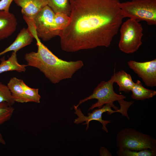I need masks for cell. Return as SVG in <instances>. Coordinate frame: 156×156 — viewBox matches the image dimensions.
<instances>
[{
	"label": "cell",
	"instance_id": "cell-5",
	"mask_svg": "<svg viewBox=\"0 0 156 156\" xmlns=\"http://www.w3.org/2000/svg\"><path fill=\"white\" fill-rule=\"evenodd\" d=\"M119 49L127 54L136 51L142 44L143 29L139 22L129 18L122 23L120 28Z\"/></svg>",
	"mask_w": 156,
	"mask_h": 156
},
{
	"label": "cell",
	"instance_id": "cell-14",
	"mask_svg": "<svg viewBox=\"0 0 156 156\" xmlns=\"http://www.w3.org/2000/svg\"><path fill=\"white\" fill-rule=\"evenodd\" d=\"M115 69L112 76L114 82L116 83L119 86V91L129 93L131 91L135 83L131 75L123 70L116 73Z\"/></svg>",
	"mask_w": 156,
	"mask_h": 156
},
{
	"label": "cell",
	"instance_id": "cell-24",
	"mask_svg": "<svg viewBox=\"0 0 156 156\" xmlns=\"http://www.w3.org/2000/svg\"><path fill=\"white\" fill-rule=\"evenodd\" d=\"M100 156H112V153L106 148L102 147L100 149Z\"/></svg>",
	"mask_w": 156,
	"mask_h": 156
},
{
	"label": "cell",
	"instance_id": "cell-22",
	"mask_svg": "<svg viewBox=\"0 0 156 156\" xmlns=\"http://www.w3.org/2000/svg\"><path fill=\"white\" fill-rule=\"evenodd\" d=\"M3 102L12 106L15 102L7 85L0 82V103Z\"/></svg>",
	"mask_w": 156,
	"mask_h": 156
},
{
	"label": "cell",
	"instance_id": "cell-20",
	"mask_svg": "<svg viewBox=\"0 0 156 156\" xmlns=\"http://www.w3.org/2000/svg\"><path fill=\"white\" fill-rule=\"evenodd\" d=\"M14 110L12 105L7 103H0V125L11 118Z\"/></svg>",
	"mask_w": 156,
	"mask_h": 156
},
{
	"label": "cell",
	"instance_id": "cell-4",
	"mask_svg": "<svg viewBox=\"0 0 156 156\" xmlns=\"http://www.w3.org/2000/svg\"><path fill=\"white\" fill-rule=\"evenodd\" d=\"M116 146L119 149L139 151L156 150V140L153 137L131 128L122 129L116 136Z\"/></svg>",
	"mask_w": 156,
	"mask_h": 156
},
{
	"label": "cell",
	"instance_id": "cell-8",
	"mask_svg": "<svg viewBox=\"0 0 156 156\" xmlns=\"http://www.w3.org/2000/svg\"><path fill=\"white\" fill-rule=\"evenodd\" d=\"M55 14L51 8L47 5L39 12L34 20L37 36L44 41L59 36L60 31L57 29L55 26Z\"/></svg>",
	"mask_w": 156,
	"mask_h": 156
},
{
	"label": "cell",
	"instance_id": "cell-17",
	"mask_svg": "<svg viewBox=\"0 0 156 156\" xmlns=\"http://www.w3.org/2000/svg\"><path fill=\"white\" fill-rule=\"evenodd\" d=\"M48 5L55 13L61 12L69 16L70 7V0H47Z\"/></svg>",
	"mask_w": 156,
	"mask_h": 156
},
{
	"label": "cell",
	"instance_id": "cell-13",
	"mask_svg": "<svg viewBox=\"0 0 156 156\" xmlns=\"http://www.w3.org/2000/svg\"><path fill=\"white\" fill-rule=\"evenodd\" d=\"M0 74L7 71H15L18 72H25L27 64H20L17 60L16 52H13L7 60L4 57L1 60Z\"/></svg>",
	"mask_w": 156,
	"mask_h": 156
},
{
	"label": "cell",
	"instance_id": "cell-16",
	"mask_svg": "<svg viewBox=\"0 0 156 156\" xmlns=\"http://www.w3.org/2000/svg\"><path fill=\"white\" fill-rule=\"evenodd\" d=\"M131 91L132 92V98L136 100L143 101L146 99H149L156 94L155 90L144 88L142 83L138 80L135 83Z\"/></svg>",
	"mask_w": 156,
	"mask_h": 156
},
{
	"label": "cell",
	"instance_id": "cell-9",
	"mask_svg": "<svg viewBox=\"0 0 156 156\" xmlns=\"http://www.w3.org/2000/svg\"><path fill=\"white\" fill-rule=\"evenodd\" d=\"M130 69L142 79L145 85L153 87L156 86V59L139 62L130 60L127 62Z\"/></svg>",
	"mask_w": 156,
	"mask_h": 156
},
{
	"label": "cell",
	"instance_id": "cell-23",
	"mask_svg": "<svg viewBox=\"0 0 156 156\" xmlns=\"http://www.w3.org/2000/svg\"><path fill=\"white\" fill-rule=\"evenodd\" d=\"M14 0H1L0 1V11L4 10L9 12L10 5Z\"/></svg>",
	"mask_w": 156,
	"mask_h": 156
},
{
	"label": "cell",
	"instance_id": "cell-25",
	"mask_svg": "<svg viewBox=\"0 0 156 156\" xmlns=\"http://www.w3.org/2000/svg\"><path fill=\"white\" fill-rule=\"evenodd\" d=\"M0 143L3 145L6 144V142L3 138V136L0 132Z\"/></svg>",
	"mask_w": 156,
	"mask_h": 156
},
{
	"label": "cell",
	"instance_id": "cell-12",
	"mask_svg": "<svg viewBox=\"0 0 156 156\" xmlns=\"http://www.w3.org/2000/svg\"><path fill=\"white\" fill-rule=\"evenodd\" d=\"M33 38L28 29L23 28L20 31L14 42L0 52V56L10 51L17 52L22 48L30 44Z\"/></svg>",
	"mask_w": 156,
	"mask_h": 156
},
{
	"label": "cell",
	"instance_id": "cell-11",
	"mask_svg": "<svg viewBox=\"0 0 156 156\" xmlns=\"http://www.w3.org/2000/svg\"><path fill=\"white\" fill-rule=\"evenodd\" d=\"M17 25L16 18L13 14L0 11V40L12 35L16 31Z\"/></svg>",
	"mask_w": 156,
	"mask_h": 156
},
{
	"label": "cell",
	"instance_id": "cell-1",
	"mask_svg": "<svg viewBox=\"0 0 156 156\" xmlns=\"http://www.w3.org/2000/svg\"><path fill=\"white\" fill-rule=\"evenodd\" d=\"M70 21L60 31L62 49L68 52L108 47L124 18L119 0H70Z\"/></svg>",
	"mask_w": 156,
	"mask_h": 156
},
{
	"label": "cell",
	"instance_id": "cell-19",
	"mask_svg": "<svg viewBox=\"0 0 156 156\" xmlns=\"http://www.w3.org/2000/svg\"><path fill=\"white\" fill-rule=\"evenodd\" d=\"M21 84L25 97L28 102L40 103L41 96L38 93L39 89L31 88L27 85L23 80Z\"/></svg>",
	"mask_w": 156,
	"mask_h": 156
},
{
	"label": "cell",
	"instance_id": "cell-6",
	"mask_svg": "<svg viewBox=\"0 0 156 156\" xmlns=\"http://www.w3.org/2000/svg\"><path fill=\"white\" fill-rule=\"evenodd\" d=\"M119 103L120 108L118 110H113L112 106L109 104H106L100 108L95 109L92 113H88V116H85L82 113L81 109L79 108L76 107L74 105V107L75 110V114L78 117L75 119L74 121V123L77 124L85 122L83 124V125H86V130L87 131L89 128V122L92 120L97 121L102 125V128L106 133L108 132L106 126L108 123L111 122L110 120H104L102 118L103 113L107 112L110 115L115 112H119L121 113L122 116H124L129 120L130 118L127 113V111L130 107L134 103L132 101H127L124 99L118 101Z\"/></svg>",
	"mask_w": 156,
	"mask_h": 156
},
{
	"label": "cell",
	"instance_id": "cell-2",
	"mask_svg": "<svg viewBox=\"0 0 156 156\" xmlns=\"http://www.w3.org/2000/svg\"><path fill=\"white\" fill-rule=\"evenodd\" d=\"M38 50L27 53L25 59L28 66L37 68L52 83L71 78L84 66L81 60L67 61L59 58L43 44L39 38L36 39Z\"/></svg>",
	"mask_w": 156,
	"mask_h": 156
},
{
	"label": "cell",
	"instance_id": "cell-18",
	"mask_svg": "<svg viewBox=\"0 0 156 156\" xmlns=\"http://www.w3.org/2000/svg\"><path fill=\"white\" fill-rule=\"evenodd\" d=\"M116 154L118 156H155L156 155V150L146 149L136 151L118 149Z\"/></svg>",
	"mask_w": 156,
	"mask_h": 156
},
{
	"label": "cell",
	"instance_id": "cell-21",
	"mask_svg": "<svg viewBox=\"0 0 156 156\" xmlns=\"http://www.w3.org/2000/svg\"><path fill=\"white\" fill-rule=\"evenodd\" d=\"M54 22L57 29L60 31L63 30L69 25L70 21L69 16L61 12L55 13Z\"/></svg>",
	"mask_w": 156,
	"mask_h": 156
},
{
	"label": "cell",
	"instance_id": "cell-15",
	"mask_svg": "<svg viewBox=\"0 0 156 156\" xmlns=\"http://www.w3.org/2000/svg\"><path fill=\"white\" fill-rule=\"evenodd\" d=\"M22 81L13 77L10 79L7 85L15 101L21 103L28 102L22 86Z\"/></svg>",
	"mask_w": 156,
	"mask_h": 156
},
{
	"label": "cell",
	"instance_id": "cell-10",
	"mask_svg": "<svg viewBox=\"0 0 156 156\" xmlns=\"http://www.w3.org/2000/svg\"><path fill=\"white\" fill-rule=\"evenodd\" d=\"M21 8L23 18L28 27L34 25V20L39 12L48 5L47 0H14Z\"/></svg>",
	"mask_w": 156,
	"mask_h": 156
},
{
	"label": "cell",
	"instance_id": "cell-3",
	"mask_svg": "<svg viewBox=\"0 0 156 156\" xmlns=\"http://www.w3.org/2000/svg\"><path fill=\"white\" fill-rule=\"evenodd\" d=\"M118 5L124 18L144 21L150 25H156V0H132L120 2Z\"/></svg>",
	"mask_w": 156,
	"mask_h": 156
},
{
	"label": "cell",
	"instance_id": "cell-7",
	"mask_svg": "<svg viewBox=\"0 0 156 156\" xmlns=\"http://www.w3.org/2000/svg\"><path fill=\"white\" fill-rule=\"evenodd\" d=\"M112 75L109 80L107 81H101L94 89L92 94L89 96L81 100L76 105V107L81 103L89 100L96 99L97 101L92 104L89 109L88 110H92L98 107L100 108L104 105L109 104L114 110L118 109V107L116 106L113 104L115 101H118L124 99L126 96L116 93L114 91L113 84L114 83Z\"/></svg>",
	"mask_w": 156,
	"mask_h": 156
}]
</instances>
